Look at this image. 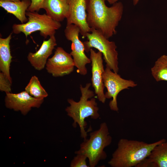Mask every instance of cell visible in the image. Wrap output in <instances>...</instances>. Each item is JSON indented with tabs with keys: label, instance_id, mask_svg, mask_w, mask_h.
Here are the masks:
<instances>
[{
	"label": "cell",
	"instance_id": "2e32d148",
	"mask_svg": "<svg viewBox=\"0 0 167 167\" xmlns=\"http://www.w3.org/2000/svg\"><path fill=\"white\" fill-rule=\"evenodd\" d=\"M12 33L6 38H0V70L12 82L10 76V67L12 57L11 53L10 43Z\"/></svg>",
	"mask_w": 167,
	"mask_h": 167
},
{
	"label": "cell",
	"instance_id": "e0dca14e",
	"mask_svg": "<svg viewBox=\"0 0 167 167\" xmlns=\"http://www.w3.org/2000/svg\"><path fill=\"white\" fill-rule=\"evenodd\" d=\"M148 157L156 167H167V141L156 146Z\"/></svg>",
	"mask_w": 167,
	"mask_h": 167
},
{
	"label": "cell",
	"instance_id": "7c38bea8",
	"mask_svg": "<svg viewBox=\"0 0 167 167\" xmlns=\"http://www.w3.org/2000/svg\"><path fill=\"white\" fill-rule=\"evenodd\" d=\"M70 6V13L66 19L67 25L74 24L80 29L83 38L91 31V28L87 21V0H67Z\"/></svg>",
	"mask_w": 167,
	"mask_h": 167
},
{
	"label": "cell",
	"instance_id": "52a82bcc",
	"mask_svg": "<svg viewBox=\"0 0 167 167\" xmlns=\"http://www.w3.org/2000/svg\"><path fill=\"white\" fill-rule=\"evenodd\" d=\"M102 78L104 86L107 89L105 93V97L112 98L109 104V108L111 110L118 112L119 109L117 98L118 93L123 90L135 87L137 84L131 80L122 78L118 73L112 71L107 67L105 69Z\"/></svg>",
	"mask_w": 167,
	"mask_h": 167
},
{
	"label": "cell",
	"instance_id": "ac0fdd59",
	"mask_svg": "<svg viewBox=\"0 0 167 167\" xmlns=\"http://www.w3.org/2000/svg\"><path fill=\"white\" fill-rule=\"evenodd\" d=\"M151 72L156 81H167V55H163L157 59L151 68Z\"/></svg>",
	"mask_w": 167,
	"mask_h": 167
},
{
	"label": "cell",
	"instance_id": "ba28073f",
	"mask_svg": "<svg viewBox=\"0 0 167 167\" xmlns=\"http://www.w3.org/2000/svg\"><path fill=\"white\" fill-rule=\"evenodd\" d=\"M79 28L74 24L66 25L64 30L66 39L71 42V51L70 54L73 58L75 66L77 68V72L85 75L87 73L86 65L91 63V61L85 54L83 42L79 38Z\"/></svg>",
	"mask_w": 167,
	"mask_h": 167
},
{
	"label": "cell",
	"instance_id": "9a60e30c",
	"mask_svg": "<svg viewBox=\"0 0 167 167\" xmlns=\"http://www.w3.org/2000/svg\"><path fill=\"white\" fill-rule=\"evenodd\" d=\"M31 3L30 0H22L18 2L0 0V7L7 13L14 15L22 24L25 23L28 21L26 13Z\"/></svg>",
	"mask_w": 167,
	"mask_h": 167
},
{
	"label": "cell",
	"instance_id": "7402d4cb",
	"mask_svg": "<svg viewBox=\"0 0 167 167\" xmlns=\"http://www.w3.org/2000/svg\"><path fill=\"white\" fill-rule=\"evenodd\" d=\"M31 3L27 11L30 12H38L41 9L44 0H30Z\"/></svg>",
	"mask_w": 167,
	"mask_h": 167
},
{
	"label": "cell",
	"instance_id": "277c9868",
	"mask_svg": "<svg viewBox=\"0 0 167 167\" xmlns=\"http://www.w3.org/2000/svg\"><path fill=\"white\" fill-rule=\"evenodd\" d=\"M89 135V138L80 144L79 149L75 153L85 155L88 159L89 167H94L101 160L106 159L107 155L104 149L111 144L112 137L105 122L101 123L99 128Z\"/></svg>",
	"mask_w": 167,
	"mask_h": 167
},
{
	"label": "cell",
	"instance_id": "6da1fadb",
	"mask_svg": "<svg viewBox=\"0 0 167 167\" xmlns=\"http://www.w3.org/2000/svg\"><path fill=\"white\" fill-rule=\"evenodd\" d=\"M106 0H87V21L89 26L100 32L109 39L116 33V29L121 20L123 6L116 2L110 7Z\"/></svg>",
	"mask_w": 167,
	"mask_h": 167
},
{
	"label": "cell",
	"instance_id": "44dd1931",
	"mask_svg": "<svg viewBox=\"0 0 167 167\" xmlns=\"http://www.w3.org/2000/svg\"><path fill=\"white\" fill-rule=\"evenodd\" d=\"M12 82L2 72L0 73V90L6 93L11 92Z\"/></svg>",
	"mask_w": 167,
	"mask_h": 167
},
{
	"label": "cell",
	"instance_id": "d6986e66",
	"mask_svg": "<svg viewBox=\"0 0 167 167\" xmlns=\"http://www.w3.org/2000/svg\"><path fill=\"white\" fill-rule=\"evenodd\" d=\"M25 91L32 96L37 99H44L48 96V93L36 76L32 77L25 88Z\"/></svg>",
	"mask_w": 167,
	"mask_h": 167
},
{
	"label": "cell",
	"instance_id": "cb8c5ba5",
	"mask_svg": "<svg viewBox=\"0 0 167 167\" xmlns=\"http://www.w3.org/2000/svg\"><path fill=\"white\" fill-rule=\"evenodd\" d=\"M110 4H113L117 2L118 0H106Z\"/></svg>",
	"mask_w": 167,
	"mask_h": 167
},
{
	"label": "cell",
	"instance_id": "4fadbf2b",
	"mask_svg": "<svg viewBox=\"0 0 167 167\" xmlns=\"http://www.w3.org/2000/svg\"><path fill=\"white\" fill-rule=\"evenodd\" d=\"M57 45L54 35L50 36L47 40H44L39 50L34 53L29 52L27 58L32 66L37 70L43 69L48 57L52 54L55 47Z\"/></svg>",
	"mask_w": 167,
	"mask_h": 167
},
{
	"label": "cell",
	"instance_id": "5bb4252c",
	"mask_svg": "<svg viewBox=\"0 0 167 167\" xmlns=\"http://www.w3.org/2000/svg\"><path fill=\"white\" fill-rule=\"evenodd\" d=\"M41 9H44L52 19L59 22L67 19L70 13L67 0H44Z\"/></svg>",
	"mask_w": 167,
	"mask_h": 167
},
{
	"label": "cell",
	"instance_id": "603a6c76",
	"mask_svg": "<svg viewBox=\"0 0 167 167\" xmlns=\"http://www.w3.org/2000/svg\"><path fill=\"white\" fill-rule=\"evenodd\" d=\"M135 167H156V164L147 157L139 163Z\"/></svg>",
	"mask_w": 167,
	"mask_h": 167
},
{
	"label": "cell",
	"instance_id": "5b68a950",
	"mask_svg": "<svg viewBox=\"0 0 167 167\" xmlns=\"http://www.w3.org/2000/svg\"><path fill=\"white\" fill-rule=\"evenodd\" d=\"M28 21L25 23L13 24L12 28L15 34L24 33L26 37L35 32L39 31L41 35L45 38L54 35L56 30L62 25L46 14H40L38 12L27 11L26 13Z\"/></svg>",
	"mask_w": 167,
	"mask_h": 167
},
{
	"label": "cell",
	"instance_id": "ffe728a7",
	"mask_svg": "<svg viewBox=\"0 0 167 167\" xmlns=\"http://www.w3.org/2000/svg\"><path fill=\"white\" fill-rule=\"evenodd\" d=\"M71 162V167H88L87 164L86 160L87 157L82 153H77Z\"/></svg>",
	"mask_w": 167,
	"mask_h": 167
},
{
	"label": "cell",
	"instance_id": "8992f818",
	"mask_svg": "<svg viewBox=\"0 0 167 167\" xmlns=\"http://www.w3.org/2000/svg\"><path fill=\"white\" fill-rule=\"evenodd\" d=\"M90 32L86 35L87 40L83 42L85 51L90 52L92 48L97 49L102 54L106 67L118 73V53L115 42L109 41L100 32L94 28H91Z\"/></svg>",
	"mask_w": 167,
	"mask_h": 167
},
{
	"label": "cell",
	"instance_id": "484cf974",
	"mask_svg": "<svg viewBox=\"0 0 167 167\" xmlns=\"http://www.w3.org/2000/svg\"><path fill=\"white\" fill-rule=\"evenodd\" d=\"M4 0L12 1V2H20V0Z\"/></svg>",
	"mask_w": 167,
	"mask_h": 167
},
{
	"label": "cell",
	"instance_id": "30bf717a",
	"mask_svg": "<svg viewBox=\"0 0 167 167\" xmlns=\"http://www.w3.org/2000/svg\"><path fill=\"white\" fill-rule=\"evenodd\" d=\"M5 101L6 108L20 111L25 115L32 108H39L44 101V99L34 98L25 91L16 94L6 93Z\"/></svg>",
	"mask_w": 167,
	"mask_h": 167
},
{
	"label": "cell",
	"instance_id": "8fae6325",
	"mask_svg": "<svg viewBox=\"0 0 167 167\" xmlns=\"http://www.w3.org/2000/svg\"><path fill=\"white\" fill-rule=\"evenodd\" d=\"M92 76V84L99 101L104 103L106 98L104 93L105 86L102 75L105 69L103 64L102 54L99 51L96 52L93 49L90 50Z\"/></svg>",
	"mask_w": 167,
	"mask_h": 167
},
{
	"label": "cell",
	"instance_id": "3957f363",
	"mask_svg": "<svg viewBox=\"0 0 167 167\" xmlns=\"http://www.w3.org/2000/svg\"><path fill=\"white\" fill-rule=\"evenodd\" d=\"M91 85L89 83L86 84L84 87L80 85L81 96L79 101L76 102L72 99H68L67 101L70 106L65 109L68 115L74 121L73 127H76L77 124L79 125L81 137L84 140L87 139V132L85 130L87 123L85 119L89 117L97 119L100 117L97 103L96 99L93 98L94 92L89 89Z\"/></svg>",
	"mask_w": 167,
	"mask_h": 167
},
{
	"label": "cell",
	"instance_id": "d4e9b609",
	"mask_svg": "<svg viewBox=\"0 0 167 167\" xmlns=\"http://www.w3.org/2000/svg\"><path fill=\"white\" fill-rule=\"evenodd\" d=\"M139 0H133V4L134 5H136L138 3Z\"/></svg>",
	"mask_w": 167,
	"mask_h": 167
},
{
	"label": "cell",
	"instance_id": "9c48e42d",
	"mask_svg": "<svg viewBox=\"0 0 167 167\" xmlns=\"http://www.w3.org/2000/svg\"><path fill=\"white\" fill-rule=\"evenodd\" d=\"M47 72L55 77L68 75L74 71L75 66L72 56L64 49L58 47L54 55L49 58L46 64Z\"/></svg>",
	"mask_w": 167,
	"mask_h": 167
},
{
	"label": "cell",
	"instance_id": "7a4b0ae2",
	"mask_svg": "<svg viewBox=\"0 0 167 167\" xmlns=\"http://www.w3.org/2000/svg\"><path fill=\"white\" fill-rule=\"evenodd\" d=\"M163 139L152 143L122 138L117 148L113 153L108 164L112 167H135L148 157L153 148L157 144L165 141Z\"/></svg>",
	"mask_w": 167,
	"mask_h": 167
}]
</instances>
